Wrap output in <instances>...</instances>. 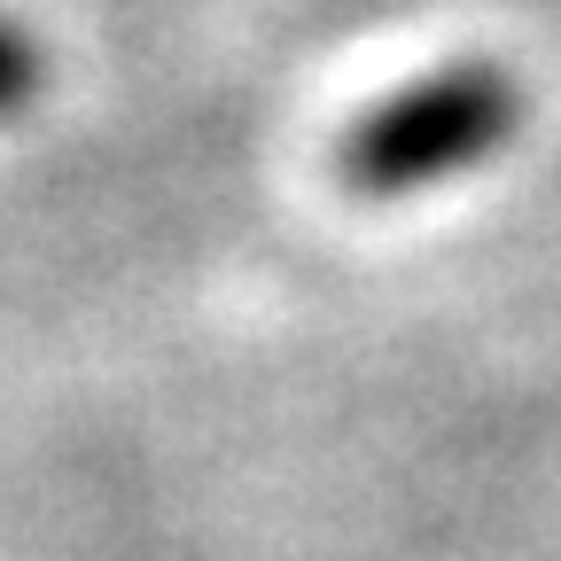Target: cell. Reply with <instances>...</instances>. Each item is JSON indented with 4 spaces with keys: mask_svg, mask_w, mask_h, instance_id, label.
<instances>
[{
    "mask_svg": "<svg viewBox=\"0 0 561 561\" xmlns=\"http://www.w3.org/2000/svg\"><path fill=\"white\" fill-rule=\"evenodd\" d=\"M523 79L491 55L437 62L430 79L398 87L390 102L359 110L335 140V180L367 203H405L421 187H445L476 164H491L523 133Z\"/></svg>",
    "mask_w": 561,
    "mask_h": 561,
    "instance_id": "obj_1",
    "label": "cell"
},
{
    "mask_svg": "<svg viewBox=\"0 0 561 561\" xmlns=\"http://www.w3.org/2000/svg\"><path fill=\"white\" fill-rule=\"evenodd\" d=\"M39 87H47V55H39L32 24L0 9V125L24 117V110L39 102Z\"/></svg>",
    "mask_w": 561,
    "mask_h": 561,
    "instance_id": "obj_2",
    "label": "cell"
}]
</instances>
